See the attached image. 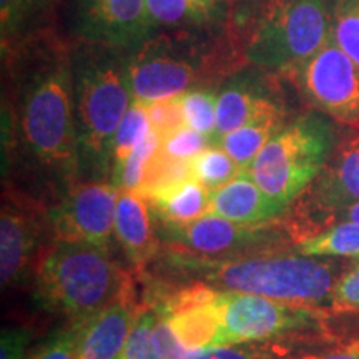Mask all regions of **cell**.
<instances>
[{
	"label": "cell",
	"instance_id": "4fadbf2b",
	"mask_svg": "<svg viewBox=\"0 0 359 359\" xmlns=\"http://www.w3.org/2000/svg\"><path fill=\"white\" fill-rule=\"evenodd\" d=\"M127 290V288H125ZM130 294L79 321V359H120L137 320Z\"/></svg>",
	"mask_w": 359,
	"mask_h": 359
},
{
	"label": "cell",
	"instance_id": "6da1fadb",
	"mask_svg": "<svg viewBox=\"0 0 359 359\" xmlns=\"http://www.w3.org/2000/svg\"><path fill=\"white\" fill-rule=\"evenodd\" d=\"M17 123L40 167L64 182L80 173L72 48L39 39L19 53Z\"/></svg>",
	"mask_w": 359,
	"mask_h": 359
},
{
	"label": "cell",
	"instance_id": "ba28073f",
	"mask_svg": "<svg viewBox=\"0 0 359 359\" xmlns=\"http://www.w3.org/2000/svg\"><path fill=\"white\" fill-rule=\"evenodd\" d=\"M223 346L264 343V341L303 330L316 320L313 309L264 298V296L219 291Z\"/></svg>",
	"mask_w": 359,
	"mask_h": 359
},
{
	"label": "cell",
	"instance_id": "7a4b0ae2",
	"mask_svg": "<svg viewBox=\"0 0 359 359\" xmlns=\"http://www.w3.org/2000/svg\"><path fill=\"white\" fill-rule=\"evenodd\" d=\"M72 75L80 173H87L88 180H105L111 172L115 133L133 100L127 52L80 42L72 48Z\"/></svg>",
	"mask_w": 359,
	"mask_h": 359
},
{
	"label": "cell",
	"instance_id": "5b68a950",
	"mask_svg": "<svg viewBox=\"0 0 359 359\" xmlns=\"http://www.w3.org/2000/svg\"><path fill=\"white\" fill-rule=\"evenodd\" d=\"M206 280L224 291L276 299L298 308L331 306L334 264L306 255H273L230 259L206 271Z\"/></svg>",
	"mask_w": 359,
	"mask_h": 359
},
{
	"label": "cell",
	"instance_id": "f546056e",
	"mask_svg": "<svg viewBox=\"0 0 359 359\" xmlns=\"http://www.w3.org/2000/svg\"><path fill=\"white\" fill-rule=\"evenodd\" d=\"M147 114L150 118L151 130L160 135L161 138L177 132L178 128L188 127L183 114L182 95L165 98L147 105Z\"/></svg>",
	"mask_w": 359,
	"mask_h": 359
},
{
	"label": "cell",
	"instance_id": "3957f363",
	"mask_svg": "<svg viewBox=\"0 0 359 359\" xmlns=\"http://www.w3.org/2000/svg\"><path fill=\"white\" fill-rule=\"evenodd\" d=\"M35 283L45 308L75 320H83L109 306L127 288L109 251L60 240L39 263Z\"/></svg>",
	"mask_w": 359,
	"mask_h": 359
},
{
	"label": "cell",
	"instance_id": "9a60e30c",
	"mask_svg": "<svg viewBox=\"0 0 359 359\" xmlns=\"http://www.w3.org/2000/svg\"><path fill=\"white\" fill-rule=\"evenodd\" d=\"M266 116H283V110L258 80L233 79L222 88L217 100V130L213 143L218 145L224 135Z\"/></svg>",
	"mask_w": 359,
	"mask_h": 359
},
{
	"label": "cell",
	"instance_id": "4dcf8cb0",
	"mask_svg": "<svg viewBox=\"0 0 359 359\" xmlns=\"http://www.w3.org/2000/svg\"><path fill=\"white\" fill-rule=\"evenodd\" d=\"M190 359H281L278 353L269 344L243 343V344H226L196 354Z\"/></svg>",
	"mask_w": 359,
	"mask_h": 359
},
{
	"label": "cell",
	"instance_id": "f35d334b",
	"mask_svg": "<svg viewBox=\"0 0 359 359\" xmlns=\"http://www.w3.org/2000/svg\"><path fill=\"white\" fill-rule=\"evenodd\" d=\"M48 4H50V0H25V17L43 11V8H47Z\"/></svg>",
	"mask_w": 359,
	"mask_h": 359
},
{
	"label": "cell",
	"instance_id": "44dd1931",
	"mask_svg": "<svg viewBox=\"0 0 359 359\" xmlns=\"http://www.w3.org/2000/svg\"><path fill=\"white\" fill-rule=\"evenodd\" d=\"M151 29H193L206 25L218 15L217 8L206 7L196 0H147Z\"/></svg>",
	"mask_w": 359,
	"mask_h": 359
},
{
	"label": "cell",
	"instance_id": "1f68e13d",
	"mask_svg": "<svg viewBox=\"0 0 359 359\" xmlns=\"http://www.w3.org/2000/svg\"><path fill=\"white\" fill-rule=\"evenodd\" d=\"M32 359H79V321L48 341Z\"/></svg>",
	"mask_w": 359,
	"mask_h": 359
},
{
	"label": "cell",
	"instance_id": "484cf974",
	"mask_svg": "<svg viewBox=\"0 0 359 359\" xmlns=\"http://www.w3.org/2000/svg\"><path fill=\"white\" fill-rule=\"evenodd\" d=\"M331 40L359 67V0H333Z\"/></svg>",
	"mask_w": 359,
	"mask_h": 359
},
{
	"label": "cell",
	"instance_id": "9c48e42d",
	"mask_svg": "<svg viewBox=\"0 0 359 359\" xmlns=\"http://www.w3.org/2000/svg\"><path fill=\"white\" fill-rule=\"evenodd\" d=\"M118 191L120 188L105 180H88L72 187L48 215L57 240L87 243L109 251L115 235Z\"/></svg>",
	"mask_w": 359,
	"mask_h": 359
},
{
	"label": "cell",
	"instance_id": "60d3db41",
	"mask_svg": "<svg viewBox=\"0 0 359 359\" xmlns=\"http://www.w3.org/2000/svg\"><path fill=\"white\" fill-rule=\"evenodd\" d=\"M356 137H358V140H359V133H358V135H356Z\"/></svg>",
	"mask_w": 359,
	"mask_h": 359
},
{
	"label": "cell",
	"instance_id": "5bb4252c",
	"mask_svg": "<svg viewBox=\"0 0 359 359\" xmlns=\"http://www.w3.org/2000/svg\"><path fill=\"white\" fill-rule=\"evenodd\" d=\"M172 238L183 248L205 257L240 253L266 241L258 226L233 223L213 213L183 226H172Z\"/></svg>",
	"mask_w": 359,
	"mask_h": 359
},
{
	"label": "cell",
	"instance_id": "8d00e7d4",
	"mask_svg": "<svg viewBox=\"0 0 359 359\" xmlns=\"http://www.w3.org/2000/svg\"><path fill=\"white\" fill-rule=\"evenodd\" d=\"M341 222H354L359 223V201L358 203L348 205L344 208L336 210L334 213H331L326 219V226H331L334 223H341Z\"/></svg>",
	"mask_w": 359,
	"mask_h": 359
},
{
	"label": "cell",
	"instance_id": "e0dca14e",
	"mask_svg": "<svg viewBox=\"0 0 359 359\" xmlns=\"http://www.w3.org/2000/svg\"><path fill=\"white\" fill-rule=\"evenodd\" d=\"M283 210L243 172L210 195V213L245 226H259L278 217Z\"/></svg>",
	"mask_w": 359,
	"mask_h": 359
},
{
	"label": "cell",
	"instance_id": "d6a6232c",
	"mask_svg": "<svg viewBox=\"0 0 359 359\" xmlns=\"http://www.w3.org/2000/svg\"><path fill=\"white\" fill-rule=\"evenodd\" d=\"M331 308L336 311H358L359 309V264L344 273L336 283Z\"/></svg>",
	"mask_w": 359,
	"mask_h": 359
},
{
	"label": "cell",
	"instance_id": "e575fe53",
	"mask_svg": "<svg viewBox=\"0 0 359 359\" xmlns=\"http://www.w3.org/2000/svg\"><path fill=\"white\" fill-rule=\"evenodd\" d=\"M0 20H2L4 50L11 47L12 37L20 30L25 20V0H0Z\"/></svg>",
	"mask_w": 359,
	"mask_h": 359
},
{
	"label": "cell",
	"instance_id": "f1b7e54d",
	"mask_svg": "<svg viewBox=\"0 0 359 359\" xmlns=\"http://www.w3.org/2000/svg\"><path fill=\"white\" fill-rule=\"evenodd\" d=\"M213 140L190 127L178 128L177 132L161 138L160 154L175 161H190L205 148L212 147Z\"/></svg>",
	"mask_w": 359,
	"mask_h": 359
},
{
	"label": "cell",
	"instance_id": "52a82bcc",
	"mask_svg": "<svg viewBox=\"0 0 359 359\" xmlns=\"http://www.w3.org/2000/svg\"><path fill=\"white\" fill-rule=\"evenodd\" d=\"M285 75L318 111L359 125V67L333 40Z\"/></svg>",
	"mask_w": 359,
	"mask_h": 359
},
{
	"label": "cell",
	"instance_id": "83f0119b",
	"mask_svg": "<svg viewBox=\"0 0 359 359\" xmlns=\"http://www.w3.org/2000/svg\"><path fill=\"white\" fill-rule=\"evenodd\" d=\"M156 318L158 314L150 309L138 313L120 359H161L155 338Z\"/></svg>",
	"mask_w": 359,
	"mask_h": 359
},
{
	"label": "cell",
	"instance_id": "ac0fdd59",
	"mask_svg": "<svg viewBox=\"0 0 359 359\" xmlns=\"http://www.w3.org/2000/svg\"><path fill=\"white\" fill-rule=\"evenodd\" d=\"M115 236L130 262L143 266L155 253L150 203L140 193L120 190L115 213Z\"/></svg>",
	"mask_w": 359,
	"mask_h": 359
},
{
	"label": "cell",
	"instance_id": "7402d4cb",
	"mask_svg": "<svg viewBox=\"0 0 359 359\" xmlns=\"http://www.w3.org/2000/svg\"><path fill=\"white\" fill-rule=\"evenodd\" d=\"M298 251L314 258H359V223L341 222L311 233L299 241Z\"/></svg>",
	"mask_w": 359,
	"mask_h": 359
},
{
	"label": "cell",
	"instance_id": "603a6c76",
	"mask_svg": "<svg viewBox=\"0 0 359 359\" xmlns=\"http://www.w3.org/2000/svg\"><path fill=\"white\" fill-rule=\"evenodd\" d=\"M150 130L151 125L147 114V105L138 100H132V105L128 107L127 114L115 133L114 154H111V178L123 167L135 148L145 140Z\"/></svg>",
	"mask_w": 359,
	"mask_h": 359
},
{
	"label": "cell",
	"instance_id": "2e32d148",
	"mask_svg": "<svg viewBox=\"0 0 359 359\" xmlns=\"http://www.w3.org/2000/svg\"><path fill=\"white\" fill-rule=\"evenodd\" d=\"M37 246V224L20 206L4 201L0 213V280L2 286L19 283L29 271Z\"/></svg>",
	"mask_w": 359,
	"mask_h": 359
},
{
	"label": "cell",
	"instance_id": "8992f818",
	"mask_svg": "<svg viewBox=\"0 0 359 359\" xmlns=\"http://www.w3.org/2000/svg\"><path fill=\"white\" fill-rule=\"evenodd\" d=\"M331 39V13L325 0H266L246 45V60L268 72L303 64Z\"/></svg>",
	"mask_w": 359,
	"mask_h": 359
},
{
	"label": "cell",
	"instance_id": "d4e9b609",
	"mask_svg": "<svg viewBox=\"0 0 359 359\" xmlns=\"http://www.w3.org/2000/svg\"><path fill=\"white\" fill-rule=\"evenodd\" d=\"M161 147V137L154 130L147 135L145 140L135 148V151L128 156L123 167L118 173L111 178V183L120 190H130L140 193L145 187L148 172H150L151 163H154L156 155H158Z\"/></svg>",
	"mask_w": 359,
	"mask_h": 359
},
{
	"label": "cell",
	"instance_id": "d590c367",
	"mask_svg": "<svg viewBox=\"0 0 359 359\" xmlns=\"http://www.w3.org/2000/svg\"><path fill=\"white\" fill-rule=\"evenodd\" d=\"M27 334L20 330H8L2 334V359H22L25 351Z\"/></svg>",
	"mask_w": 359,
	"mask_h": 359
},
{
	"label": "cell",
	"instance_id": "cb8c5ba5",
	"mask_svg": "<svg viewBox=\"0 0 359 359\" xmlns=\"http://www.w3.org/2000/svg\"><path fill=\"white\" fill-rule=\"evenodd\" d=\"M188 167H190V177L210 191L226 185L238 175L243 173L240 165L218 145H212L200 151L195 158L188 161Z\"/></svg>",
	"mask_w": 359,
	"mask_h": 359
},
{
	"label": "cell",
	"instance_id": "7c38bea8",
	"mask_svg": "<svg viewBox=\"0 0 359 359\" xmlns=\"http://www.w3.org/2000/svg\"><path fill=\"white\" fill-rule=\"evenodd\" d=\"M218 296L219 291L210 286L195 285L175 294L158 311L180 343L191 353L223 346Z\"/></svg>",
	"mask_w": 359,
	"mask_h": 359
},
{
	"label": "cell",
	"instance_id": "74e56055",
	"mask_svg": "<svg viewBox=\"0 0 359 359\" xmlns=\"http://www.w3.org/2000/svg\"><path fill=\"white\" fill-rule=\"evenodd\" d=\"M298 359H359V348L339 349V351H327L318 354H306Z\"/></svg>",
	"mask_w": 359,
	"mask_h": 359
},
{
	"label": "cell",
	"instance_id": "8fae6325",
	"mask_svg": "<svg viewBox=\"0 0 359 359\" xmlns=\"http://www.w3.org/2000/svg\"><path fill=\"white\" fill-rule=\"evenodd\" d=\"M127 58V80L133 100L154 103L182 95L196 82L195 65L188 58L145 42Z\"/></svg>",
	"mask_w": 359,
	"mask_h": 359
},
{
	"label": "cell",
	"instance_id": "d6986e66",
	"mask_svg": "<svg viewBox=\"0 0 359 359\" xmlns=\"http://www.w3.org/2000/svg\"><path fill=\"white\" fill-rule=\"evenodd\" d=\"M210 195L195 178H185L151 188L142 196L168 226H183L210 213Z\"/></svg>",
	"mask_w": 359,
	"mask_h": 359
},
{
	"label": "cell",
	"instance_id": "836d02e7",
	"mask_svg": "<svg viewBox=\"0 0 359 359\" xmlns=\"http://www.w3.org/2000/svg\"><path fill=\"white\" fill-rule=\"evenodd\" d=\"M156 314H158V318H156L155 338L161 359H190L193 356H196L195 353H191L190 349H187L182 343H180V339L175 336L167 320H165L160 313Z\"/></svg>",
	"mask_w": 359,
	"mask_h": 359
},
{
	"label": "cell",
	"instance_id": "ffe728a7",
	"mask_svg": "<svg viewBox=\"0 0 359 359\" xmlns=\"http://www.w3.org/2000/svg\"><path fill=\"white\" fill-rule=\"evenodd\" d=\"M283 127V116H266L257 122H251L235 132L224 135L219 140L218 147H222L233 160L240 165V168L246 172L264 145L271 140L273 135Z\"/></svg>",
	"mask_w": 359,
	"mask_h": 359
},
{
	"label": "cell",
	"instance_id": "ab89813d",
	"mask_svg": "<svg viewBox=\"0 0 359 359\" xmlns=\"http://www.w3.org/2000/svg\"><path fill=\"white\" fill-rule=\"evenodd\" d=\"M196 2L203 4V6H206V7H212V8H217V11H219V7L223 6L224 0H196Z\"/></svg>",
	"mask_w": 359,
	"mask_h": 359
},
{
	"label": "cell",
	"instance_id": "277c9868",
	"mask_svg": "<svg viewBox=\"0 0 359 359\" xmlns=\"http://www.w3.org/2000/svg\"><path fill=\"white\" fill-rule=\"evenodd\" d=\"M334 145L336 130L331 120L308 111L283 125L246 173L285 210L323 173Z\"/></svg>",
	"mask_w": 359,
	"mask_h": 359
},
{
	"label": "cell",
	"instance_id": "30bf717a",
	"mask_svg": "<svg viewBox=\"0 0 359 359\" xmlns=\"http://www.w3.org/2000/svg\"><path fill=\"white\" fill-rule=\"evenodd\" d=\"M75 34L80 42L137 52L154 34L147 0H79Z\"/></svg>",
	"mask_w": 359,
	"mask_h": 359
},
{
	"label": "cell",
	"instance_id": "4316f807",
	"mask_svg": "<svg viewBox=\"0 0 359 359\" xmlns=\"http://www.w3.org/2000/svg\"><path fill=\"white\" fill-rule=\"evenodd\" d=\"M217 100L218 95L212 90L195 88L182 93V105L187 125L210 137L212 140L215 137V130H217Z\"/></svg>",
	"mask_w": 359,
	"mask_h": 359
}]
</instances>
